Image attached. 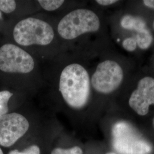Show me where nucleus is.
Instances as JSON below:
<instances>
[{
	"label": "nucleus",
	"mask_w": 154,
	"mask_h": 154,
	"mask_svg": "<svg viewBox=\"0 0 154 154\" xmlns=\"http://www.w3.org/2000/svg\"><path fill=\"white\" fill-rule=\"evenodd\" d=\"M40 63L43 90H49L71 109L80 110L87 105L91 92L90 76L77 52L67 51Z\"/></svg>",
	"instance_id": "nucleus-1"
},
{
	"label": "nucleus",
	"mask_w": 154,
	"mask_h": 154,
	"mask_svg": "<svg viewBox=\"0 0 154 154\" xmlns=\"http://www.w3.org/2000/svg\"><path fill=\"white\" fill-rule=\"evenodd\" d=\"M11 36L13 44L40 62L67 51L58 35L55 17L43 11L19 18L13 26Z\"/></svg>",
	"instance_id": "nucleus-2"
},
{
	"label": "nucleus",
	"mask_w": 154,
	"mask_h": 154,
	"mask_svg": "<svg viewBox=\"0 0 154 154\" xmlns=\"http://www.w3.org/2000/svg\"><path fill=\"white\" fill-rule=\"evenodd\" d=\"M0 72L15 77L17 89L25 95L34 93L44 87L40 62L13 43L0 47Z\"/></svg>",
	"instance_id": "nucleus-3"
},
{
	"label": "nucleus",
	"mask_w": 154,
	"mask_h": 154,
	"mask_svg": "<svg viewBox=\"0 0 154 154\" xmlns=\"http://www.w3.org/2000/svg\"><path fill=\"white\" fill-rule=\"evenodd\" d=\"M55 26L65 49L72 51L83 36L99 31L101 22L95 12L86 8H76L62 16L55 17Z\"/></svg>",
	"instance_id": "nucleus-4"
},
{
	"label": "nucleus",
	"mask_w": 154,
	"mask_h": 154,
	"mask_svg": "<svg viewBox=\"0 0 154 154\" xmlns=\"http://www.w3.org/2000/svg\"><path fill=\"white\" fill-rule=\"evenodd\" d=\"M112 145L120 154H147L152 147L135 129L124 122L116 123L112 130Z\"/></svg>",
	"instance_id": "nucleus-5"
},
{
	"label": "nucleus",
	"mask_w": 154,
	"mask_h": 154,
	"mask_svg": "<svg viewBox=\"0 0 154 154\" xmlns=\"http://www.w3.org/2000/svg\"><path fill=\"white\" fill-rule=\"evenodd\" d=\"M123 78L119 65L115 61L105 60L98 63L90 78L91 88L98 93L108 94L120 86Z\"/></svg>",
	"instance_id": "nucleus-6"
},
{
	"label": "nucleus",
	"mask_w": 154,
	"mask_h": 154,
	"mask_svg": "<svg viewBox=\"0 0 154 154\" xmlns=\"http://www.w3.org/2000/svg\"><path fill=\"white\" fill-rule=\"evenodd\" d=\"M30 128L27 118L17 112L8 113L0 117V144L8 147L22 137Z\"/></svg>",
	"instance_id": "nucleus-7"
},
{
	"label": "nucleus",
	"mask_w": 154,
	"mask_h": 154,
	"mask_svg": "<svg viewBox=\"0 0 154 154\" xmlns=\"http://www.w3.org/2000/svg\"><path fill=\"white\" fill-rule=\"evenodd\" d=\"M154 104V79L144 77L138 83V88L132 93L129 100L130 107L140 116L149 112V106Z\"/></svg>",
	"instance_id": "nucleus-8"
},
{
	"label": "nucleus",
	"mask_w": 154,
	"mask_h": 154,
	"mask_svg": "<svg viewBox=\"0 0 154 154\" xmlns=\"http://www.w3.org/2000/svg\"><path fill=\"white\" fill-rule=\"evenodd\" d=\"M41 11L51 14L55 13L56 17L61 16L67 12L78 7L72 5L74 1L65 0H38L37 1Z\"/></svg>",
	"instance_id": "nucleus-9"
},
{
	"label": "nucleus",
	"mask_w": 154,
	"mask_h": 154,
	"mask_svg": "<svg viewBox=\"0 0 154 154\" xmlns=\"http://www.w3.org/2000/svg\"><path fill=\"white\" fill-rule=\"evenodd\" d=\"M122 26L128 30H134L138 32L146 28V23L141 18L126 15L122 18Z\"/></svg>",
	"instance_id": "nucleus-10"
},
{
	"label": "nucleus",
	"mask_w": 154,
	"mask_h": 154,
	"mask_svg": "<svg viewBox=\"0 0 154 154\" xmlns=\"http://www.w3.org/2000/svg\"><path fill=\"white\" fill-rule=\"evenodd\" d=\"M152 41V35L147 28L138 32L136 41L140 49H147L149 48Z\"/></svg>",
	"instance_id": "nucleus-11"
},
{
	"label": "nucleus",
	"mask_w": 154,
	"mask_h": 154,
	"mask_svg": "<svg viewBox=\"0 0 154 154\" xmlns=\"http://www.w3.org/2000/svg\"><path fill=\"white\" fill-rule=\"evenodd\" d=\"M13 95L14 93L9 90L0 91V117L8 113V103Z\"/></svg>",
	"instance_id": "nucleus-12"
},
{
	"label": "nucleus",
	"mask_w": 154,
	"mask_h": 154,
	"mask_svg": "<svg viewBox=\"0 0 154 154\" xmlns=\"http://www.w3.org/2000/svg\"><path fill=\"white\" fill-rule=\"evenodd\" d=\"M20 1L14 0H0V11L2 13L9 14L16 11Z\"/></svg>",
	"instance_id": "nucleus-13"
},
{
	"label": "nucleus",
	"mask_w": 154,
	"mask_h": 154,
	"mask_svg": "<svg viewBox=\"0 0 154 154\" xmlns=\"http://www.w3.org/2000/svg\"><path fill=\"white\" fill-rule=\"evenodd\" d=\"M51 154H83V151L80 147L75 146L69 149L57 148L52 151Z\"/></svg>",
	"instance_id": "nucleus-14"
},
{
	"label": "nucleus",
	"mask_w": 154,
	"mask_h": 154,
	"mask_svg": "<svg viewBox=\"0 0 154 154\" xmlns=\"http://www.w3.org/2000/svg\"><path fill=\"white\" fill-rule=\"evenodd\" d=\"M9 154H40V149L37 146L33 145L22 152L15 149L11 151Z\"/></svg>",
	"instance_id": "nucleus-15"
},
{
	"label": "nucleus",
	"mask_w": 154,
	"mask_h": 154,
	"mask_svg": "<svg viewBox=\"0 0 154 154\" xmlns=\"http://www.w3.org/2000/svg\"><path fill=\"white\" fill-rule=\"evenodd\" d=\"M122 45L123 47L127 51H132L136 49L137 43L135 39L128 38L123 41Z\"/></svg>",
	"instance_id": "nucleus-16"
},
{
	"label": "nucleus",
	"mask_w": 154,
	"mask_h": 154,
	"mask_svg": "<svg viewBox=\"0 0 154 154\" xmlns=\"http://www.w3.org/2000/svg\"><path fill=\"white\" fill-rule=\"evenodd\" d=\"M95 2L100 6H106L111 5L118 2L117 0H97Z\"/></svg>",
	"instance_id": "nucleus-17"
},
{
	"label": "nucleus",
	"mask_w": 154,
	"mask_h": 154,
	"mask_svg": "<svg viewBox=\"0 0 154 154\" xmlns=\"http://www.w3.org/2000/svg\"><path fill=\"white\" fill-rule=\"evenodd\" d=\"M143 3L149 8L154 9V0H145L143 1Z\"/></svg>",
	"instance_id": "nucleus-18"
},
{
	"label": "nucleus",
	"mask_w": 154,
	"mask_h": 154,
	"mask_svg": "<svg viewBox=\"0 0 154 154\" xmlns=\"http://www.w3.org/2000/svg\"><path fill=\"white\" fill-rule=\"evenodd\" d=\"M2 13L0 11V20L2 19Z\"/></svg>",
	"instance_id": "nucleus-19"
},
{
	"label": "nucleus",
	"mask_w": 154,
	"mask_h": 154,
	"mask_svg": "<svg viewBox=\"0 0 154 154\" xmlns=\"http://www.w3.org/2000/svg\"><path fill=\"white\" fill-rule=\"evenodd\" d=\"M0 154H3V152L2 151V150H1V149H0Z\"/></svg>",
	"instance_id": "nucleus-20"
},
{
	"label": "nucleus",
	"mask_w": 154,
	"mask_h": 154,
	"mask_svg": "<svg viewBox=\"0 0 154 154\" xmlns=\"http://www.w3.org/2000/svg\"><path fill=\"white\" fill-rule=\"evenodd\" d=\"M106 154H116V153H114V152H109V153H107Z\"/></svg>",
	"instance_id": "nucleus-21"
},
{
	"label": "nucleus",
	"mask_w": 154,
	"mask_h": 154,
	"mask_svg": "<svg viewBox=\"0 0 154 154\" xmlns=\"http://www.w3.org/2000/svg\"></svg>",
	"instance_id": "nucleus-22"
},
{
	"label": "nucleus",
	"mask_w": 154,
	"mask_h": 154,
	"mask_svg": "<svg viewBox=\"0 0 154 154\" xmlns=\"http://www.w3.org/2000/svg\"></svg>",
	"instance_id": "nucleus-23"
}]
</instances>
